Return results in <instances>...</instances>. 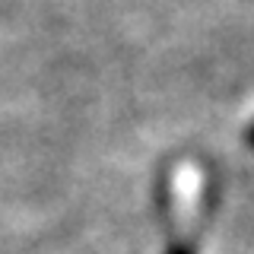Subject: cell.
<instances>
[{
    "label": "cell",
    "mask_w": 254,
    "mask_h": 254,
    "mask_svg": "<svg viewBox=\"0 0 254 254\" xmlns=\"http://www.w3.org/2000/svg\"><path fill=\"white\" fill-rule=\"evenodd\" d=\"M248 143H251V146H254V124L248 127Z\"/></svg>",
    "instance_id": "6da1fadb"
}]
</instances>
